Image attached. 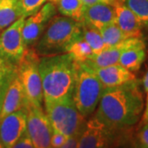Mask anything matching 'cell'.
<instances>
[{"instance_id":"16","label":"cell","mask_w":148,"mask_h":148,"mask_svg":"<svg viewBox=\"0 0 148 148\" xmlns=\"http://www.w3.org/2000/svg\"><path fill=\"white\" fill-rule=\"evenodd\" d=\"M27 103V99L23 86L16 73L7 90L3 106L0 111V119L12 112L23 110Z\"/></svg>"},{"instance_id":"14","label":"cell","mask_w":148,"mask_h":148,"mask_svg":"<svg viewBox=\"0 0 148 148\" xmlns=\"http://www.w3.org/2000/svg\"><path fill=\"white\" fill-rule=\"evenodd\" d=\"M82 22L95 27L99 31L110 24L115 23L114 7L111 4L103 3L86 6Z\"/></svg>"},{"instance_id":"20","label":"cell","mask_w":148,"mask_h":148,"mask_svg":"<svg viewBox=\"0 0 148 148\" xmlns=\"http://www.w3.org/2000/svg\"><path fill=\"white\" fill-rule=\"evenodd\" d=\"M58 10L62 16L82 22L86 5L81 0H58Z\"/></svg>"},{"instance_id":"25","label":"cell","mask_w":148,"mask_h":148,"mask_svg":"<svg viewBox=\"0 0 148 148\" xmlns=\"http://www.w3.org/2000/svg\"><path fill=\"white\" fill-rule=\"evenodd\" d=\"M21 8L22 16L26 17L36 12L45 3L48 2H53L57 3L58 0H18Z\"/></svg>"},{"instance_id":"19","label":"cell","mask_w":148,"mask_h":148,"mask_svg":"<svg viewBox=\"0 0 148 148\" xmlns=\"http://www.w3.org/2000/svg\"><path fill=\"white\" fill-rule=\"evenodd\" d=\"M16 73L17 69L16 64L0 58V111L3 106L7 90Z\"/></svg>"},{"instance_id":"4","label":"cell","mask_w":148,"mask_h":148,"mask_svg":"<svg viewBox=\"0 0 148 148\" xmlns=\"http://www.w3.org/2000/svg\"><path fill=\"white\" fill-rule=\"evenodd\" d=\"M104 89V85L91 67L85 63L76 62L72 96L77 109L86 119L95 112Z\"/></svg>"},{"instance_id":"27","label":"cell","mask_w":148,"mask_h":148,"mask_svg":"<svg viewBox=\"0 0 148 148\" xmlns=\"http://www.w3.org/2000/svg\"><path fill=\"white\" fill-rule=\"evenodd\" d=\"M68 138H69L68 136L53 129L51 139H50V146L51 147L53 148L62 147V146L64 145V143L66 142Z\"/></svg>"},{"instance_id":"3","label":"cell","mask_w":148,"mask_h":148,"mask_svg":"<svg viewBox=\"0 0 148 148\" xmlns=\"http://www.w3.org/2000/svg\"><path fill=\"white\" fill-rule=\"evenodd\" d=\"M82 35V22L68 16L54 15L34 49L40 57L66 53L69 45Z\"/></svg>"},{"instance_id":"7","label":"cell","mask_w":148,"mask_h":148,"mask_svg":"<svg viewBox=\"0 0 148 148\" xmlns=\"http://www.w3.org/2000/svg\"><path fill=\"white\" fill-rule=\"evenodd\" d=\"M26 112L27 131L36 148L51 147L50 139L53 128L41 106L27 102L23 109Z\"/></svg>"},{"instance_id":"24","label":"cell","mask_w":148,"mask_h":148,"mask_svg":"<svg viewBox=\"0 0 148 148\" xmlns=\"http://www.w3.org/2000/svg\"><path fill=\"white\" fill-rule=\"evenodd\" d=\"M137 15L143 27L148 29V0H121Z\"/></svg>"},{"instance_id":"12","label":"cell","mask_w":148,"mask_h":148,"mask_svg":"<svg viewBox=\"0 0 148 148\" xmlns=\"http://www.w3.org/2000/svg\"><path fill=\"white\" fill-rule=\"evenodd\" d=\"M115 13V24L128 37H142L143 25L137 15L121 0L113 4Z\"/></svg>"},{"instance_id":"22","label":"cell","mask_w":148,"mask_h":148,"mask_svg":"<svg viewBox=\"0 0 148 148\" xmlns=\"http://www.w3.org/2000/svg\"><path fill=\"white\" fill-rule=\"evenodd\" d=\"M82 37L87 44L90 45L94 54L102 52L106 49V45L104 43L103 38L98 29L89 26L84 22H82Z\"/></svg>"},{"instance_id":"6","label":"cell","mask_w":148,"mask_h":148,"mask_svg":"<svg viewBox=\"0 0 148 148\" xmlns=\"http://www.w3.org/2000/svg\"><path fill=\"white\" fill-rule=\"evenodd\" d=\"M40 56L35 49L27 48L16 64L17 76L23 86L27 102L41 106L44 101L42 83L39 71Z\"/></svg>"},{"instance_id":"29","label":"cell","mask_w":148,"mask_h":148,"mask_svg":"<svg viewBox=\"0 0 148 148\" xmlns=\"http://www.w3.org/2000/svg\"><path fill=\"white\" fill-rule=\"evenodd\" d=\"M79 138L77 137H69L66 142L62 146V148H77L78 147Z\"/></svg>"},{"instance_id":"10","label":"cell","mask_w":148,"mask_h":148,"mask_svg":"<svg viewBox=\"0 0 148 148\" xmlns=\"http://www.w3.org/2000/svg\"><path fill=\"white\" fill-rule=\"evenodd\" d=\"M56 14V6L53 2H48L36 12L25 20L22 28V36L27 48L35 45L47 27L49 21Z\"/></svg>"},{"instance_id":"30","label":"cell","mask_w":148,"mask_h":148,"mask_svg":"<svg viewBox=\"0 0 148 148\" xmlns=\"http://www.w3.org/2000/svg\"><path fill=\"white\" fill-rule=\"evenodd\" d=\"M86 6L95 4V3H108V4H113L116 0H81Z\"/></svg>"},{"instance_id":"23","label":"cell","mask_w":148,"mask_h":148,"mask_svg":"<svg viewBox=\"0 0 148 148\" xmlns=\"http://www.w3.org/2000/svg\"><path fill=\"white\" fill-rule=\"evenodd\" d=\"M100 32L106 45V49L115 46L123 41L125 39L128 38L127 35L115 23H112L103 27L100 30Z\"/></svg>"},{"instance_id":"21","label":"cell","mask_w":148,"mask_h":148,"mask_svg":"<svg viewBox=\"0 0 148 148\" xmlns=\"http://www.w3.org/2000/svg\"><path fill=\"white\" fill-rule=\"evenodd\" d=\"M66 53H69L75 60V62L77 63H85L94 55L92 49L83 39L82 35L75 39L69 45Z\"/></svg>"},{"instance_id":"26","label":"cell","mask_w":148,"mask_h":148,"mask_svg":"<svg viewBox=\"0 0 148 148\" xmlns=\"http://www.w3.org/2000/svg\"><path fill=\"white\" fill-rule=\"evenodd\" d=\"M143 126L140 127L137 134L138 147L148 148V122H142Z\"/></svg>"},{"instance_id":"17","label":"cell","mask_w":148,"mask_h":148,"mask_svg":"<svg viewBox=\"0 0 148 148\" xmlns=\"http://www.w3.org/2000/svg\"><path fill=\"white\" fill-rule=\"evenodd\" d=\"M146 54V45L142 39L137 44L123 51L119 59V64L130 72L135 73L140 69L145 61Z\"/></svg>"},{"instance_id":"1","label":"cell","mask_w":148,"mask_h":148,"mask_svg":"<svg viewBox=\"0 0 148 148\" xmlns=\"http://www.w3.org/2000/svg\"><path fill=\"white\" fill-rule=\"evenodd\" d=\"M144 101L138 81L105 87L92 117L114 131L128 130L143 116Z\"/></svg>"},{"instance_id":"31","label":"cell","mask_w":148,"mask_h":148,"mask_svg":"<svg viewBox=\"0 0 148 148\" xmlns=\"http://www.w3.org/2000/svg\"><path fill=\"white\" fill-rule=\"evenodd\" d=\"M143 87L145 92H148V70L143 78Z\"/></svg>"},{"instance_id":"5","label":"cell","mask_w":148,"mask_h":148,"mask_svg":"<svg viewBox=\"0 0 148 148\" xmlns=\"http://www.w3.org/2000/svg\"><path fill=\"white\" fill-rule=\"evenodd\" d=\"M45 114L53 130L68 137L79 138L86 127L87 120L74 104L73 96L68 95L54 101H44Z\"/></svg>"},{"instance_id":"28","label":"cell","mask_w":148,"mask_h":148,"mask_svg":"<svg viewBox=\"0 0 148 148\" xmlns=\"http://www.w3.org/2000/svg\"><path fill=\"white\" fill-rule=\"evenodd\" d=\"M34 144L32 143V140L31 137L29 136L28 132L26 130V132H24L21 135L20 138L16 141V143L14 144L13 148H33Z\"/></svg>"},{"instance_id":"2","label":"cell","mask_w":148,"mask_h":148,"mask_svg":"<svg viewBox=\"0 0 148 148\" xmlns=\"http://www.w3.org/2000/svg\"><path fill=\"white\" fill-rule=\"evenodd\" d=\"M76 62L68 53L40 57L39 71L44 101H54L72 95Z\"/></svg>"},{"instance_id":"9","label":"cell","mask_w":148,"mask_h":148,"mask_svg":"<svg viewBox=\"0 0 148 148\" xmlns=\"http://www.w3.org/2000/svg\"><path fill=\"white\" fill-rule=\"evenodd\" d=\"M123 131H114L101 124L95 119L87 120L86 127L81 135L78 143L80 148H101L114 147L119 139V134Z\"/></svg>"},{"instance_id":"32","label":"cell","mask_w":148,"mask_h":148,"mask_svg":"<svg viewBox=\"0 0 148 148\" xmlns=\"http://www.w3.org/2000/svg\"><path fill=\"white\" fill-rule=\"evenodd\" d=\"M147 96V105H146V109L142 116V122H148V92Z\"/></svg>"},{"instance_id":"8","label":"cell","mask_w":148,"mask_h":148,"mask_svg":"<svg viewBox=\"0 0 148 148\" xmlns=\"http://www.w3.org/2000/svg\"><path fill=\"white\" fill-rule=\"evenodd\" d=\"M26 16H20L0 35V58L17 64L27 48L22 36Z\"/></svg>"},{"instance_id":"11","label":"cell","mask_w":148,"mask_h":148,"mask_svg":"<svg viewBox=\"0 0 148 148\" xmlns=\"http://www.w3.org/2000/svg\"><path fill=\"white\" fill-rule=\"evenodd\" d=\"M27 130L24 110H19L0 119V148H12Z\"/></svg>"},{"instance_id":"15","label":"cell","mask_w":148,"mask_h":148,"mask_svg":"<svg viewBox=\"0 0 148 148\" xmlns=\"http://www.w3.org/2000/svg\"><path fill=\"white\" fill-rule=\"evenodd\" d=\"M92 69L105 87L117 86L137 80L132 72L119 64L103 68H92Z\"/></svg>"},{"instance_id":"13","label":"cell","mask_w":148,"mask_h":148,"mask_svg":"<svg viewBox=\"0 0 148 148\" xmlns=\"http://www.w3.org/2000/svg\"><path fill=\"white\" fill-rule=\"evenodd\" d=\"M142 39V37H128L115 46L107 48L101 53L94 54L85 64L92 68H103L119 64V59L123 51L137 44Z\"/></svg>"},{"instance_id":"18","label":"cell","mask_w":148,"mask_h":148,"mask_svg":"<svg viewBox=\"0 0 148 148\" xmlns=\"http://www.w3.org/2000/svg\"><path fill=\"white\" fill-rule=\"evenodd\" d=\"M22 16L18 0H0V32Z\"/></svg>"}]
</instances>
